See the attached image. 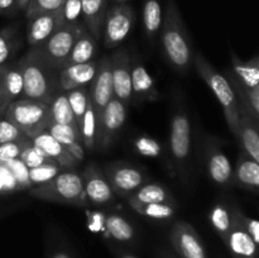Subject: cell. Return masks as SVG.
Wrapping results in <instances>:
<instances>
[{
  "label": "cell",
  "instance_id": "obj_1",
  "mask_svg": "<svg viewBox=\"0 0 259 258\" xmlns=\"http://www.w3.org/2000/svg\"><path fill=\"white\" fill-rule=\"evenodd\" d=\"M23 76L22 99L50 101L62 91L60 85V71L53 67L37 47L30 50L17 62Z\"/></svg>",
  "mask_w": 259,
  "mask_h": 258
},
{
  "label": "cell",
  "instance_id": "obj_2",
  "mask_svg": "<svg viewBox=\"0 0 259 258\" xmlns=\"http://www.w3.org/2000/svg\"><path fill=\"white\" fill-rule=\"evenodd\" d=\"M162 51L168 65L180 73H187L194 65V50L175 0H169L161 25Z\"/></svg>",
  "mask_w": 259,
  "mask_h": 258
},
{
  "label": "cell",
  "instance_id": "obj_3",
  "mask_svg": "<svg viewBox=\"0 0 259 258\" xmlns=\"http://www.w3.org/2000/svg\"><path fill=\"white\" fill-rule=\"evenodd\" d=\"M29 195L43 201L57 204L86 206L85 191H83L82 176L73 169H63L57 176L38 186L29 189Z\"/></svg>",
  "mask_w": 259,
  "mask_h": 258
},
{
  "label": "cell",
  "instance_id": "obj_4",
  "mask_svg": "<svg viewBox=\"0 0 259 258\" xmlns=\"http://www.w3.org/2000/svg\"><path fill=\"white\" fill-rule=\"evenodd\" d=\"M194 65L196 67L197 73L202 77L210 90L217 96L218 101L223 106L225 119L230 132L237 138L238 136V123H239V101L234 90L230 86L229 81L225 76L218 72L214 66L205 58L202 53H196L194 56Z\"/></svg>",
  "mask_w": 259,
  "mask_h": 258
},
{
  "label": "cell",
  "instance_id": "obj_5",
  "mask_svg": "<svg viewBox=\"0 0 259 258\" xmlns=\"http://www.w3.org/2000/svg\"><path fill=\"white\" fill-rule=\"evenodd\" d=\"M28 138H33L38 133L47 131L51 123L48 104L28 99H19L8 105L4 114Z\"/></svg>",
  "mask_w": 259,
  "mask_h": 258
},
{
  "label": "cell",
  "instance_id": "obj_6",
  "mask_svg": "<svg viewBox=\"0 0 259 258\" xmlns=\"http://www.w3.org/2000/svg\"><path fill=\"white\" fill-rule=\"evenodd\" d=\"M191 123L186 111L177 108L171 119L169 151L177 172L186 179L187 163L191 154Z\"/></svg>",
  "mask_w": 259,
  "mask_h": 258
},
{
  "label": "cell",
  "instance_id": "obj_7",
  "mask_svg": "<svg viewBox=\"0 0 259 258\" xmlns=\"http://www.w3.org/2000/svg\"><path fill=\"white\" fill-rule=\"evenodd\" d=\"M83 28L85 27H83L82 23L72 25H62L46 42L38 46L37 48L47 58L48 62L60 71L67 56L70 55L71 50H72L73 43L76 42Z\"/></svg>",
  "mask_w": 259,
  "mask_h": 258
},
{
  "label": "cell",
  "instance_id": "obj_8",
  "mask_svg": "<svg viewBox=\"0 0 259 258\" xmlns=\"http://www.w3.org/2000/svg\"><path fill=\"white\" fill-rule=\"evenodd\" d=\"M134 12L129 5L116 4L108 10L103 25V39L105 48H115L128 37L134 24Z\"/></svg>",
  "mask_w": 259,
  "mask_h": 258
},
{
  "label": "cell",
  "instance_id": "obj_9",
  "mask_svg": "<svg viewBox=\"0 0 259 258\" xmlns=\"http://www.w3.org/2000/svg\"><path fill=\"white\" fill-rule=\"evenodd\" d=\"M103 172L114 194L123 197L133 194L147 181L141 169L125 162H111L105 164Z\"/></svg>",
  "mask_w": 259,
  "mask_h": 258
},
{
  "label": "cell",
  "instance_id": "obj_10",
  "mask_svg": "<svg viewBox=\"0 0 259 258\" xmlns=\"http://www.w3.org/2000/svg\"><path fill=\"white\" fill-rule=\"evenodd\" d=\"M126 109L116 98H113L105 106L98 125L96 133V148L100 151H106L115 141L116 136L121 131L126 120Z\"/></svg>",
  "mask_w": 259,
  "mask_h": 258
},
{
  "label": "cell",
  "instance_id": "obj_11",
  "mask_svg": "<svg viewBox=\"0 0 259 258\" xmlns=\"http://www.w3.org/2000/svg\"><path fill=\"white\" fill-rule=\"evenodd\" d=\"M90 100L95 113L96 123L99 125L103 111L109 101L114 98L113 78H111L110 57H103L98 63V71L89 89Z\"/></svg>",
  "mask_w": 259,
  "mask_h": 258
},
{
  "label": "cell",
  "instance_id": "obj_12",
  "mask_svg": "<svg viewBox=\"0 0 259 258\" xmlns=\"http://www.w3.org/2000/svg\"><path fill=\"white\" fill-rule=\"evenodd\" d=\"M169 240L175 252L181 258H206V249L195 228L187 222H176Z\"/></svg>",
  "mask_w": 259,
  "mask_h": 258
},
{
  "label": "cell",
  "instance_id": "obj_13",
  "mask_svg": "<svg viewBox=\"0 0 259 258\" xmlns=\"http://www.w3.org/2000/svg\"><path fill=\"white\" fill-rule=\"evenodd\" d=\"M111 63V78H113L114 98L125 106L132 103V73L131 57L128 52L119 50L109 56Z\"/></svg>",
  "mask_w": 259,
  "mask_h": 258
},
{
  "label": "cell",
  "instance_id": "obj_14",
  "mask_svg": "<svg viewBox=\"0 0 259 258\" xmlns=\"http://www.w3.org/2000/svg\"><path fill=\"white\" fill-rule=\"evenodd\" d=\"M83 191L88 202L93 205H105L113 202L115 194L106 180L103 169L96 163H90L82 172Z\"/></svg>",
  "mask_w": 259,
  "mask_h": 258
},
{
  "label": "cell",
  "instance_id": "obj_15",
  "mask_svg": "<svg viewBox=\"0 0 259 258\" xmlns=\"http://www.w3.org/2000/svg\"><path fill=\"white\" fill-rule=\"evenodd\" d=\"M131 73L132 100L156 101L159 98L154 80L138 57L131 58Z\"/></svg>",
  "mask_w": 259,
  "mask_h": 258
},
{
  "label": "cell",
  "instance_id": "obj_16",
  "mask_svg": "<svg viewBox=\"0 0 259 258\" xmlns=\"http://www.w3.org/2000/svg\"><path fill=\"white\" fill-rule=\"evenodd\" d=\"M233 258H258V244L232 211V228L224 240Z\"/></svg>",
  "mask_w": 259,
  "mask_h": 258
},
{
  "label": "cell",
  "instance_id": "obj_17",
  "mask_svg": "<svg viewBox=\"0 0 259 258\" xmlns=\"http://www.w3.org/2000/svg\"><path fill=\"white\" fill-rule=\"evenodd\" d=\"M32 139L33 146L37 147L45 156L52 159L63 169H72L77 166L78 161L60 143L56 141L47 131H43Z\"/></svg>",
  "mask_w": 259,
  "mask_h": 258
},
{
  "label": "cell",
  "instance_id": "obj_18",
  "mask_svg": "<svg viewBox=\"0 0 259 258\" xmlns=\"http://www.w3.org/2000/svg\"><path fill=\"white\" fill-rule=\"evenodd\" d=\"M205 157H206V168L210 180L220 186H227L232 184V163L222 151L220 146H218L215 142L207 143Z\"/></svg>",
  "mask_w": 259,
  "mask_h": 258
},
{
  "label": "cell",
  "instance_id": "obj_19",
  "mask_svg": "<svg viewBox=\"0 0 259 258\" xmlns=\"http://www.w3.org/2000/svg\"><path fill=\"white\" fill-rule=\"evenodd\" d=\"M99 61L65 66L60 70V85L62 91L76 88H88L93 82L98 71Z\"/></svg>",
  "mask_w": 259,
  "mask_h": 258
},
{
  "label": "cell",
  "instance_id": "obj_20",
  "mask_svg": "<svg viewBox=\"0 0 259 258\" xmlns=\"http://www.w3.org/2000/svg\"><path fill=\"white\" fill-rule=\"evenodd\" d=\"M259 123L250 116L243 106L239 105V123H238V142L242 151L259 162Z\"/></svg>",
  "mask_w": 259,
  "mask_h": 258
},
{
  "label": "cell",
  "instance_id": "obj_21",
  "mask_svg": "<svg viewBox=\"0 0 259 258\" xmlns=\"http://www.w3.org/2000/svg\"><path fill=\"white\" fill-rule=\"evenodd\" d=\"M232 184L248 191L257 192L259 187V162L248 156L245 152H240L238 154L235 168H233Z\"/></svg>",
  "mask_w": 259,
  "mask_h": 258
},
{
  "label": "cell",
  "instance_id": "obj_22",
  "mask_svg": "<svg viewBox=\"0 0 259 258\" xmlns=\"http://www.w3.org/2000/svg\"><path fill=\"white\" fill-rule=\"evenodd\" d=\"M106 13H108V0H81L82 24L98 42L101 39Z\"/></svg>",
  "mask_w": 259,
  "mask_h": 258
},
{
  "label": "cell",
  "instance_id": "obj_23",
  "mask_svg": "<svg viewBox=\"0 0 259 258\" xmlns=\"http://www.w3.org/2000/svg\"><path fill=\"white\" fill-rule=\"evenodd\" d=\"M60 27H62V24H61L60 17H58V12L40 14L33 18L28 25V43L30 47H38L43 42H46Z\"/></svg>",
  "mask_w": 259,
  "mask_h": 258
},
{
  "label": "cell",
  "instance_id": "obj_24",
  "mask_svg": "<svg viewBox=\"0 0 259 258\" xmlns=\"http://www.w3.org/2000/svg\"><path fill=\"white\" fill-rule=\"evenodd\" d=\"M47 132L60 142L78 162L85 159V148L82 146V141L77 132L68 125L52 123L51 121L47 126Z\"/></svg>",
  "mask_w": 259,
  "mask_h": 258
},
{
  "label": "cell",
  "instance_id": "obj_25",
  "mask_svg": "<svg viewBox=\"0 0 259 258\" xmlns=\"http://www.w3.org/2000/svg\"><path fill=\"white\" fill-rule=\"evenodd\" d=\"M96 52H98V40L83 28L80 33L76 42L73 43V47L71 50L70 55L66 58L62 67L76 63H85L95 60Z\"/></svg>",
  "mask_w": 259,
  "mask_h": 258
},
{
  "label": "cell",
  "instance_id": "obj_26",
  "mask_svg": "<svg viewBox=\"0 0 259 258\" xmlns=\"http://www.w3.org/2000/svg\"><path fill=\"white\" fill-rule=\"evenodd\" d=\"M128 201L142 202V204H151V202H169L176 204L172 192L166 186L161 184H143L129 195Z\"/></svg>",
  "mask_w": 259,
  "mask_h": 258
},
{
  "label": "cell",
  "instance_id": "obj_27",
  "mask_svg": "<svg viewBox=\"0 0 259 258\" xmlns=\"http://www.w3.org/2000/svg\"><path fill=\"white\" fill-rule=\"evenodd\" d=\"M232 56V71L238 80L247 88H257L259 86V58L254 56L249 61H242L233 50H230Z\"/></svg>",
  "mask_w": 259,
  "mask_h": 258
},
{
  "label": "cell",
  "instance_id": "obj_28",
  "mask_svg": "<svg viewBox=\"0 0 259 258\" xmlns=\"http://www.w3.org/2000/svg\"><path fill=\"white\" fill-rule=\"evenodd\" d=\"M50 108V118L52 123L62 124V125H68L75 129L80 134V126L76 121L75 115H73L71 106L68 104L67 96L65 91H60L52 100L48 104ZM81 137V136H80Z\"/></svg>",
  "mask_w": 259,
  "mask_h": 258
},
{
  "label": "cell",
  "instance_id": "obj_29",
  "mask_svg": "<svg viewBox=\"0 0 259 258\" xmlns=\"http://www.w3.org/2000/svg\"><path fill=\"white\" fill-rule=\"evenodd\" d=\"M105 228L108 234L114 240L120 243H132L136 239V229L124 217L110 214L105 219Z\"/></svg>",
  "mask_w": 259,
  "mask_h": 258
},
{
  "label": "cell",
  "instance_id": "obj_30",
  "mask_svg": "<svg viewBox=\"0 0 259 258\" xmlns=\"http://www.w3.org/2000/svg\"><path fill=\"white\" fill-rule=\"evenodd\" d=\"M128 202L134 211L154 220L172 219L177 210V204H169V202H151V204H142V202L134 201Z\"/></svg>",
  "mask_w": 259,
  "mask_h": 258
},
{
  "label": "cell",
  "instance_id": "obj_31",
  "mask_svg": "<svg viewBox=\"0 0 259 258\" xmlns=\"http://www.w3.org/2000/svg\"><path fill=\"white\" fill-rule=\"evenodd\" d=\"M96 133H98V123H96L93 104L89 99L85 114H83L80 124L81 141H82V146L86 151L93 152L94 149H96Z\"/></svg>",
  "mask_w": 259,
  "mask_h": 258
},
{
  "label": "cell",
  "instance_id": "obj_32",
  "mask_svg": "<svg viewBox=\"0 0 259 258\" xmlns=\"http://www.w3.org/2000/svg\"><path fill=\"white\" fill-rule=\"evenodd\" d=\"M161 0H144L143 27L149 38H153L159 32L162 25Z\"/></svg>",
  "mask_w": 259,
  "mask_h": 258
},
{
  "label": "cell",
  "instance_id": "obj_33",
  "mask_svg": "<svg viewBox=\"0 0 259 258\" xmlns=\"http://www.w3.org/2000/svg\"><path fill=\"white\" fill-rule=\"evenodd\" d=\"M23 76L18 65H7L4 73V95L8 104L22 99Z\"/></svg>",
  "mask_w": 259,
  "mask_h": 258
},
{
  "label": "cell",
  "instance_id": "obj_34",
  "mask_svg": "<svg viewBox=\"0 0 259 258\" xmlns=\"http://www.w3.org/2000/svg\"><path fill=\"white\" fill-rule=\"evenodd\" d=\"M20 46L18 25H9L0 29V66L13 57Z\"/></svg>",
  "mask_w": 259,
  "mask_h": 258
},
{
  "label": "cell",
  "instance_id": "obj_35",
  "mask_svg": "<svg viewBox=\"0 0 259 258\" xmlns=\"http://www.w3.org/2000/svg\"><path fill=\"white\" fill-rule=\"evenodd\" d=\"M209 219L215 232L224 242L227 239L230 228H232V206H228L223 202H218L210 211Z\"/></svg>",
  "mask_w": 259,
  "mask_h": 258
},
{
  "label": "cell",
  "instance_id": "obj_36",
  "mask_svg": "<svg viewBox=\"0 0 259 258\" xmlns=\"http://www.w3.org/2000/svg\"><path fill=\"white\" fill-rule=\"evenodd\" d=\"M66 96H67L68 104L71 106L73 115H75L76 121H77L78 126H80L82 116L85 114L86 106H88L89 99H90V94H89L88 88H76L72 90L65 91Z\"/></svg>",
  "mask_w": 259,
  "mask_h": 258
},
{
  "label": "cell",
  "instance_id": "obj_37",
  "mask_svg": "<svg viewBox=\"0 0 259 258\" xmlns=\"http://www.w3.org/2000/svg\"><path fill=\"white\" fill-rule=\"evenodd\" d=\"M63 168H61L57 163H46L42 166L34 167V168L28 169V176H29V182L32 186H38L45 182L50 181L55 176H57Z\"/></svg>",
  "mask_w": 259,
  "mask_h": 258
},
{
  "label": "cell",
  "instance_id": "obj_38",
  "mask_svg": "<svg viewBox=\"0 0 259 258\" xmlns=\"http://www.w3.org/2000/svg\"><path fill=\"white\" fill-rule=\"evenodd\" d=\"M63 2L65 0H29L27 8L24 9L25 15L30 20L40 14L58 12Z\"/></svg>",
  "mask_w": 259,
  "mask_h": 258
},
{
  "label": "cell",
  "instance_id": "obj_39",
  "mask_svg": "<svg viewBox=\"0 0 259 258\" xmlns=\"http://www.w3.org/2000/svg\"><path fill=\"white\" fill-rule=\"evenodd\" d=\"M30 144H32V139L28 138V137H23L17 141L0 144V164H4L5 162L12 161V159L19 158L20 153Z\"/></svg>",
  "mask_w": 259,
  "mask_h": 258
},
{
  "label": "cell",
  "instance_id": "obj_40",
  "mask_svg": "<svg viewBox=\"0 0 259 258\" xmlns=\"http://www.w3.org/2000/svg\"><path fill=\"white\" fill-rule=\"evenodd\" d=\"M3 166L7 167L8 171L12 174L15 185H17V190H29L32 187V185L29 182V176H28V168L19 158L5 162Z\"/></svg>",
  "mask_w": 259,
  "mask_h": 258
},
{
  "label": "cell",
  "instance_id": "obj_41",
  "mask_svg": "<svg viewBox=\"0 0 259 258\" xmlns=\"http://www.w3.org/2000/svg\"><path fill=\"white\" fill-rule=\"evenodd\" d=\"M61 24H78L81 19V0H65L58 10Z\"/></svg>",
  "mask_w": 259,
  "mask_h": 258
},
{
  "label": "cell",
  "instance_id": "obj_42",
  "mask_svg": "<svg viewBox=\"0 0 259 258\" xmlns=\"http://www.w3.org/2000/svg\"><path fill=\"white\" fill-rule=\"evenodd\" d=\"M134 148L139 154L144 157H151V158H157L163 152L161 143L151 136L137 137L134 139Z\"/></svg>",
  "mask_w": 259,
  "mask_h": 258
},
{
  "label": "cell",
  "instance_id": "obj_43",
  "mask_svg": "<svg viewBox=\"0 0 259 258\" xmlns=\"http://www.w3.org/2000/svg\"><path fill=\"white\" fill-rule=\"evenodd\" d=\"M19 159L24 163V166L27 167L28 169L42 166V164L46 163H53L52 159H50L47 156H45L37 147L33 146V143L30 144L29 147H27V148L20 153Z\"/></svg>",
  "mask_w": 259,
  "mask_h": 258
},
{
  "label": "cell",
  "instance_id": "obj_44",
  "mask_svg": "<svg viewBox=\"0 0 259 258\" xmlns=\"http://www.w3.org/2000/svg\"><path fill=\"white\" fill-rule=\"evenodd\" d=\"M232 211L233 214L235 215L239 223L242 224V227L244 228L245 232L252 237V239L254 240L255 243H259V224H258V220L253 219V218L247 217L244 212L242 211L240 209H238L237 206H232Z\"/></svg>",
  "mask_w": 259,
  "mask_h": 258
},
{
  "label": "cell",
  "instance_id": "obj_45",
  "mask_svg": "<svg viewBox=\"0 0 259 258\" xmlns=\"http://www.w3.org/2000/svg\"><path fill=\"white\" fill-rule=\"evenodd\" d=\"M27 137L23 134L12 121L8 120L5 116L0 118V144L8 143V142L17 141V139Z\"/></svg>",
  "mask_w": 259,
  "mask_h": 258
},
{
  "label": "cell",
  "instance_id": "obj_46",
  "mask_svg": "<svg viewBox=\"0 0 259 258\" xmlns=\"http://www.w3.org/2000/svg\"><path fill=\"white\" fill-rule=\"evenodd\" d=\"M46 258H75L67 245L60 242H51L46 250Z\"/></svg>",
  "mask_w": 259,
  "mask_h": 258
},
{
  "label": "cell",
  "instance_id": "obj_47",
  "mask_svg": "<svg viewBox=\"0 0 259 258\" xmlns=\"http://www.w3.org/2000/svg\"><path fill=\"white\" fill-rule=\"evenodd\" d=\"M18 9V0H0V14L10 15Z\"/></svg>",
  "mask_w": 259,
  "mask_h": 258
},
{
  "label": "cell",
  "instance_id": "obj_48",
  "mask_svg": "<svg viewBox=\"0 0 259 258\" xmlns=\"http://www.w3.org/2000/svg\"><path fill=\"white\" fill-rule=\"evenodd\" d=\"M111 253L115 258H138L137 255H134L133 253L128 252L126 249H123V248H116L111 247Z\"/></svg>",
  "mask_w": 259,
  "mask_h": 258
},
{
  "label": "cell",
  "instance_id": "obj_49",
  "mask_svg": "<svg viewBox=\"0 0 259 258\" xmlns=\"http://www.w3.org/2000/svg\"><path fill=\"white\" fill-rule=\"evenodd\" d=\"M5 70H7V65L0 66V101L8 104L7 101H5V95H4V73H5ZM8 105H9V104H8Z\"/></svg>",
  "mask_w": 259,
  "mask_h": 258
},
{
  "label": "cell",
  "instance_id": "obj_50",
  "mask_svg": "<svg viewBox=\"0 0 259 258\" xmlns=\"http://www.w3.org/2000/svg\"><path fill=\"white\" fill-rule=\"evenodd\" d=\"M28 3H29V0H18V9L24 10L27 8Z\"/></svg>",
  "mask_w": 259,
  "mask_h": 258
},
{
  "label": "cell",
  "instance_id": "obj_51",
  "mask_svg": "<svg viewBox=\"0 0 259 258\" xmlns=\"http://www.w3.org/2000/svg\"><path fill=\"white\" fill-rule=\"evenodd\" d=\"M159 258H176V257H175L172 253L167 252V250H162V252L159 253Z\"/></svg>",
  "mask_w": 259,
  "mask_h": 258
},
{
  "label": "cell",
  "instance_id": "obj_52",
  "mask_svg": "<svg viewBox=\"0 0 259 258\" xmlns=\"http://www.w3.org/2000/svg\"><path fill=\"white\" fill-rule=\"evenodd\" d=\"M7 108H8V104H5V103H3V101H0V118H3V116H4Z\"/></svg>",
  "mask_w": 259,
  "mask_h": 258
},
{
  "label": "cell",
  "instance_id": "obj_53",
  "mask_svg": "<svg viewBox=\"0 0 259 258\" xmlns=\"http://www.w3.org/2000/svg\"><path fill=\"white\" fill-rule=\"evenodd\" d=\"M5 190H4V185H3V182H2V179H0V192H4Z\"/></svg>",
  "mask_w": 259,
  "mask_h": 258
},
{
  "label": "cell",
  "instance_id": "obj_54",
  "mask_svg": "<svg viewBox=\"0 0 259 258\" xmlns=\"http://www.w3.org/2000/svg\"><path fill=\"white\" fill-rule=\"evenodd\" d=\"M115 2H118V3H121V4H123V3L128 2V0H115Z\"/></svg>",
  "mask_w": 259,
  "mask_h": 258
}]
</instances>
